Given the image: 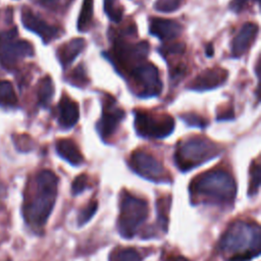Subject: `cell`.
<instances>
[{
	"instance_id": "6da1fadb",
	"label": "cell",
	"mask_w": 261,
	"mask_h": 261,
	"mask_svg": "<svg viewBox=\"0 0 261 261\" xmlns=\"http://www.w3.org/2000/svg\"><path fill=\"white\" fill-rule=\"evenodd\" d=\"M58 177L48 169L41 170L27 189L22 203V216L25 223L35 231L46 224L56 201Z\"/></svg>"
},
{
	"instance_id": "7a4b0ae2",
	"label": "cell",
	"mask_w": 261,
	"mask_h": 261,
	"mask_svg": "<svg viewBox=\"0 0 261 261\" xmlns=\"http://www.w3.org/2000/svg\"><path fill=\"white\" fill-rule=\"evenodd\" d=\"M193 204H231L236 198L237 185L225 170H208L195 177L189 187Z\"/></svg>"
},
{
	"instance_id": "3957f363",
	"label": "cell",
	"mask_w": 261,
	"mask_h": 261,
	"mask_svg": "<svg viewBox=\"0 0 261 261\" xmlns=\"http://www.w3.org/2000/svg\"><path fill=\"white\" fill-rule=\"evenodd\" d=\"M260 245L259 225L238 220L231 223L221 237L219 249L227 261H249L259 256Z\"/></svg>"
},
{
	"instance_id": "277c9868",
	"label": "cell",
	"mask_w": 261,
	"mask_h": 261,
	"mask_svg": "<svg viewBox=\"0 0 261 261\" xmlns=\"http://www.w3.org/2000/svg\"><path fill=\"white\" fill-rule=\"evenodd\" d=\"M221 153L219 145L203 137H192L178 143L174 161L181 171L191 170Z\"/></svg>"
},
{
	"instance_id": "5b68a950",
	"label": "cell",
	"mask_w": 261,
	"mask_h": 261,
	"mask_svg": "<svg viewBox=\"0 0 261 261\" xmlns=\"http://www.w3.org/2000/svg\"><path fill=\"white\" fill-rule=\"evenodd\" d=\"M148 203L139 197L127 192H123L120 201V213L117 227L121 237L125 239L134 238L139 227L148 217Z\"/></svg>"
},
{
	"instance_id": "8992f818",
	"label": "cell",
	"mask_w": 261,
	"mask_h": 261,
	"mask_svg": "<svg viewBox=\"0 0 261 261\" xmlns=\"http://www.w3.org/2000/svg\"><path fill=\"white\" fill-rule=\"evenodd\" d=\"M174 124V119L165 113L137 111L135 114V127L142 137L165 138L173 132Z\"/></svg>"
},
{
	"instance_id": "52a82bcc",
	"label": "cell",
	"mask_w": 261,
	"mask_h": 261,
	"mask_svg": "<svg viewBox=\"0 0 261 261\" xmlns=\"http://www.w3.org/2000/svg\"><path fill=\"white\" fill-rule=\"evenodd\" d=\"M16 29L0 33V63L6 68H11L21 58L34 55L32 44L24 40H16Z\"/></svg>"
},
{
	"instance_id": "ba28073f",
	"label": "cell",
	"mask_w": 261,
	"mask_h": 261,
	"mask_svg": "<svg viewBox=\"0 0 261 261\" xmlns=\"http://www.w3.org/2000/svg\"><path fill=\"white\" fill-rule=\"evenodd\" d=\"M129 166L136 173L146 179L155 182L170 181V176L161 162L147 152H134L129 158Z\"/></svg>"
},
{
	"instance_id": "9c48e42d",
	"label": "cell",
	"mask_w": 261,
	"mask_h": 261,
	"mask_svg": "<svg viewBox=\"0 0 261 261\" xmlns=\"http://www.w3.org/2000/svg\"><path fill=\"white\" fill-rule=\"evenodd\" d=\"M150 45L146 41L128 44L123 40H115L112 48V60L117 68L126 69L128 65L142 62L149 53Z\"/></svg>"
},
{
	"instance_id": "30bf717a",
	"label": "cell",
	"mask_w": 261,
	"mask_h": 261,
	"mask_svg": "<svg viewBox=\"0 0 261 261\" xmlns=\"http://www.w3.org/2000/svg\"><path fill=\"white\" fill-rule=\"evenodd\" d=\"M132 79L139 87L140 91L138 95L141 97L157 96L162 91V83L158 69L150 62L140 63L133 67Z\"/></svg>"
},
{
	"instance_id": "8fae6325",
	"label": "cell",
	"mask_w": 261,
	"mask_h": 261,
	"mask_svg": "<svg viewBox=\"0 0 261 261\" xmlns=\"http://www.w3.org/2000/svg\"><path fill=\"white\" fill-rule=\"evenodd\" d=\"M123 117L124 111L119 108L112 99L106 100L104 102L102 117L97 123V130L100 136L104 140L109 139L115 133Z\"/></svg>"
},
{
	"instance_id": "7c38bea8",
	"label": "cell",
	"mask_w": 261,
	"mask_h": 261,
	"mask_svg": "<svg viewBox=\"0 0 261 261\" xmlns=\"http://www.w3.org/2000/svg\"><path fill=\"white\" fill-rule=\"evenodd\" d=\"M22 24L30 31L34 32L43 40L44 43H49L58 38L60 32L57 27L47 23L40 16L36 15L31 9L23 8L21 12Z\"/></svg>"
},
{
	"instance_id": "4fadbf2b",
	"label": "cell",
	"mask_w": 261,
	"mask_h": 261,
	"mask_svg": "<svg viewBox=\"0 0 261 261\" xmlns=\"http://www.w3.org/2000/svg\"><path fill=\"white\" fill-rule=\"evenodd\" d=\"M227 71L223 68H208L199 73L189 85V89L195 91H208L225 83Z\"/></svg>"
},
{
	"instance_id": "5bb4252c",
	"label": "cell",
	"mask_w": 261,
	"mask_h": 261,
	"mask_svg": "<svg viewBox=\"0 0 261 261\" xmlns=\"http://www.w3.org/2000/svg\"><path fill=\"white\" fill-rule=\"evenodd\" d=\"M150 33L162 41L172 40L178 37L182 32V27L179 22L165 18H151L149 23Z\"/></svg>"
},
{
	"instance_id": "9a60e30c",
	"label": "cell",
	"mask_w": 261,
	"mask_h": 261,
	"mask_svg": "<svg viewBox=\"0 0 261 261\" xmlns=\"http://www.w3.org/2000/svg\"><path fill=\"white\" fill-rule=\"evenodd\" d=\"M258 34V25L253 22L245 23L231 42V53L234 57L244 55Z\"/></svg>"
},
{
	"instance_id": "2e32d148",
	"label": "cell",
	"mask_w": 261,
	"mask_h": 261,
	"mask_svg": "<svg viewBox=\"0 0 261 261\" xmlns=\"http://www.w3.org/2000/svg\"><path fill=\"white\" fill-rule=\"evenodd\" d=\"M58 121L62 127L69 128L73 126L80 118V109L76 102L69 97L63 96L58 104Z\"/></svg>"
},
{
	"instance_id": "e0dca14e",
	"label": "cell",
	"mask_w": 261,
	"mask_h": 261,
	"mask_svg": "<svg viewBox=\"0 0 261 261\" xmlns=\"http://www.w3.org/2000/svg\"><path fill=\"white\" fill-rule=\"evenodd\" d=\"M85 47L86 41L83 38H75L63 44L57 51V57L62 66H68Z\"/></svg>"
},
{
	"instance_id": "ac0fdd59",
	"label": "cell",
	"mask_w": 261,
	"mask_h": 261,
	"mask_svg": "<svg viewBox=\"0 0 261 261\" xmlns=\"http://www.w3.org/2000/svg\"><path fill=\"white\" fill-rule=\"evenodd\" d=\"M58 155L69 162L71 165H80L84 162V157L76 144L69 139H62L56 143Z\"/></svg>"
},
{
	"instance_id": "d6986e66",
	"label": "cell",
	"mask_w": 261,
	"mask_h": 261,
	"mask_svg": "<svg viewBox=\"0 0 261 261\" xmlns=\"http://www.w3.org/2000/svg\"><path fill=\"white\" fill-rule=\"evenodd\" d=\"M94 14V0H84L81 12L77 18V29L80 32H86L90 28Z\"/></svg>"
},
{
	"instance_id": "ffe728a7",
	"label": "cell",
	"mask_w": 261,
	"mask_h": 261,
	"mask_svg": "<svg viewBox=\"0 0 261 261\" xmlns=\"http://www.w3.org/2000/svg\"><path fill=\"white\" fill-rule=\"evenodd\" d=\"M54 95V84L50 76L43 77L38 87V101L40 105L46 107L50 104Z\"/></svg>"
},
{
	"instance_id": "44dd1931",
	"label": "cell",
	"mask_w": 261,
	"mask_h": 261,
	"mask_svg": "<svg viewBox=\"0 0 261 261\" xmlns=\"http://www.w3.org/2000/svg\"><path fill=\"white\" fill-rule=\"evenodd\" d=\"M17 104V97L15 95L12 84L8 81H0V106L12 107Z\"/></svg>"
},
{
	"instance_id": "7402d4cb",
	"label": "cell",
	"mask_w": 261,
	"mask_h": 261,
	"mask_svg": "<svg viewBox=\"0 0 261 261\" xmlns=\"http://www.w3.org/2000/svg\"><path fill=\"white\" fill-rule=\"evenodd\" d=\"M140 252L134 248H120L111 252L110 261H142Z\"/></svg>"
},
{
	"instance_id": "603a6c76",
	"label": "cell",
	"mask_w": 261,
	"mask_h": 261,
	"mask_svg": "<svg viewBox=\"0 0 261 261\" xmlns=\"http://www.w3.org/2000/svg\"><path fill=\"white\" fill-rule=\"evenodd\" d=\"M170 206V197H162L157 200L156 207H157V215H158V222L160 224L161 229L166 231L167 223H168V211Z\"/></svg>"
},
{
	"instance_id": "cb8c5ba5",
	"label": "cell",
	"mask_w": 261,
	"mask_h": 261,
	"mask_svg": "<svg viewBox=\"0 0 261 261\" xmlns=\"http://www.w3.org/2000/svg\"><path fill=\"white\" fill-rule=\"evenodd\" d=\"M97 208H98L97 201L93 200V201L89 202V204L85 208H83L81 210V212H80V214L77 216V223H79V225L82 226V225L86 224L93 217V215L95 214Z\"/></svg>"
},
{
	"instance_id": "d4e9b609",
	"label": "cell",
	"mask_w": 261,
	"mask_h": 261,
	"mask_svg": "<svg viewBox=\"0 0 261 261\" xmlns=\"http://www.w3.org/2000/svg\"><path fill=\"white\" fill-rule=\"evenodd\" d=\"M185 0H156L154 8L161 12H172L176 10Z\"/></svg>"
},
{
	"instance_id": "484cf974",
	"label": "cell",
	"mask_w": 261,
	"mask_h": 261,
	"mask_svg": "<svg viewBox=\"0 0 261 261\" xmlns=\"http://www.w3.org/2000/svg\"><path fill=\"white\" fill-rule=\"evenodd\" d=\"M105 13L112 21L118 22L122 17V9L114 5V0H105L104 1Z\"/></svg>"
},
{
	"instance_id": "4316f807",
	"label": "cell",
	"mask_w": 261,
	"mask_h": 261,
	"mask_svg": "<svg viewBox=\"0 0 261 261\" xmlns=\"http://www.w3.org/2000/svg\"><path fill=\"white\" fill-rule=\"evenodd\" d=\"M181 119L190 126H197V127H205L208 124V121L202 117L201 115L193 112L184 113L180 115Z\"/></svg>"
},
{
	"instance_id": "83f0119b",
	"label": "cell",
	"mask_w": 261,
	"mask_h": 261,
	"mask_svg": "<svg viewBox=\"0 0 261 261\" xmlns=\"http://www.w3.org/2000/svg\"><path fill=\"white\" fill-rule=\"evenodd\" d=\"M259 186H260V164L255 163L253 164V167L251 170L249 195H255L258 192Z\"/></svg>"
},
{
	"instance_id": "f1b7e54d",
	"label": "cell",
	"mask_w": 261,
	"mask_h": 261,
	"mask_svg": "<svg viewBox=\"0 0 261 261\" xmlns=\"http://www.w3.org/2000/svg\"><path fill=\"white\" fill-rule=\"evenodd\" d=\"M70 83L74 84L77 87H84V85H86L88 83V77L86 74V71L83 67V65H79L74 68V70L71 72L70 76Z\"/></svg>"
},
{
	"instance_id": "f546056e",
	"label": "cell",
	"mask_w": 261,
	"mask_h": 261,
	"mask_svg": "<svg viewBox=\"0 0 261 261\" xmlns=\"http://www.w3.org/2000/svg\"><path fill=\"white\" fill-rule=\"evenodd\" d=\"M88 181H89V177L87 176V174H80L79 176H76L73 179L71 185L72 194L76 196L82 192H84L88 187Z\"/></svg>"
},
{
	"instance_id": "4dcf8cb0",
	"label": "cell",
	"mask_w": 261,
	"mask_h": 261,
	"mask_svg": "<svg viewBox=\"0 0 261 261\" xmlns=\"http://www.w3.org/2000/svg\"><path fill=\"white\" fill-rule=\"evenodd\" d=\"M185 45L184 44H172L169 46H166L162 49H160L161 54L167 55V54H180L185 51Z\"/></svg>"
},
{
	"instance_id": "1f68e13d",
	"label": "cell",
	"mask_w": 261,
	"mask_h": 261,
	"mask_svg": "<svg viewBox=\"0 0 261 261\" xmlns=\"http://www.w3.org/2000/svg\"><path fill=\"white\" fill-rule=\"evenodd\" d=\"M248 2H249V0H232L229 4V7L231 10H233L236 12H240L241 10H243L246 7Z\"/></svg>"
},
{
	"instance_id": "d6a6232c",
	"label": "cell",
	"mask_w": 261,
	"mask_h": 261,
	"mask_svg": "<svg viewBox=\"0 0 261 261\" xmlns=\"http://www.w3.org/2000/svg\"><path fill=\"white\" fill-rule=\"evenodd\" d=\"M234 116V114H233V111H232V109L230 108V109H224V110H222L221 112H219L218 114H217V119L218 120H224V119H231L232 117Z\"/></svg>"
},
{
	"instance_id": "836d02e7",
	"label": "cell",
	"mask_w": 261,
	"mask_h": 261,
	"mask_svg": "<svg viewBox=\"0 0 261 261\" xmlns=\"http://www.w3.org/2000/svg\"><path fill=\"white\" fill-rule=\"evenodd\" d=\"M42 4L45 5V6H48V7H52V6H55L58 2V0H41Z\"/></svg>"
},
{
	"instance_id": "e575fe53",
	"label": "cell",
	"mask_w": 261,
	"mask_h": 261,
	"mask_svg": "<svg viewBox=\"0 0 261 261\" xmlns=\"http://www.w3.org/2000/svg\"><path fill=\"white\" fill-rule=\"evenodd\" d=\"M167 261H189V260H187L186 258H184V257H181V256H175V257H169L168 259H167Z\"/></svg>"
},
{
	"instance_id": "d590c367",
	"label": "cell",
	"mask_w": 261,
	"mask_h": 261,
	"mask_svg": "<svg viewBox=\"0 0 261 261\" xmlns=\"http://www.w3.org/2000/svg\"><path fill=\"white\" fill-rule=\"evenodd\" d=\"M213 52H214L213 46H212L211 44H209V45L207 46V48H206V53H207L208 56H212V55H213Z\"/></svg>"
},
{
	"instance_id": "8d00e7d4",
	"label": "cell",
	"mask_w": 261,
	"mask_h": 261,
	"mask_svg": "<svg viewBox=\"0 0 261 261\" xmlns=\"http://www.w3.org/2000/svg\"><path fill=\"white\" fill-rule=\"evenodd\" d=\"M5 194V187L2 181H0V198H2Z\"/></svg>"
}]
</instances>
